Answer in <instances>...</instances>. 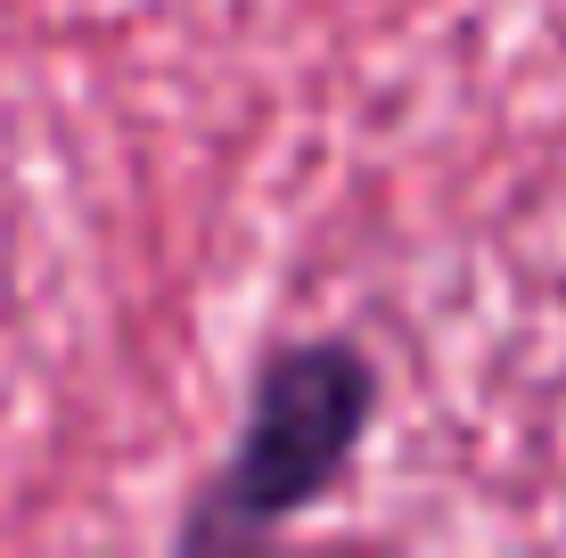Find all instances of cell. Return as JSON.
<instances>
[{
	"mask_svg": "<svg viewBox=\"0 0 566 558\" xmlns=\"http://www.w3.org/2000/svg\"><path fill=\"white\" fill-rule=\"evenodd\" d=\"M378 419V361L354 337H287L255 361L239 444L181 509V550H247L321 509L354 476Z\"/></svg>",
	"mask_w": 566,
	"mask_h": 558,
	"instance_id": "obj_1",
	"label": "cell"
}]
</instances>
